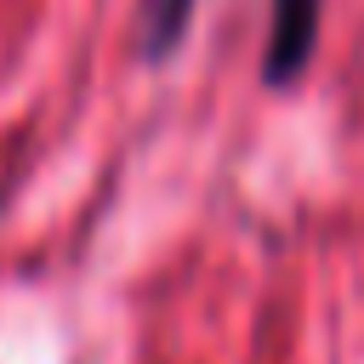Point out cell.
Masks as SVG:
<instances>
[{
    "label": "cell",
    "mask_w": 364,
    "mask_h": 364,
    "mask_svg": "<svg viewBox=\"0 0 364 364\" xmlns=\"http://www.w3.org/2000/svg\"><path fill=\"white\" fill-rule=\"evenodd\" d=\"M318 40V0H273L267 17V46H262V80L267 85H290Z\"/></svg>",
    "instance_id": "cell-1"
},
{
    "label": "cell",
    "mask_w": 364,
    "mask_h": 364,
    "mask_svg": "<svg viewBox=\"0 0 364 364\" xmlns=\"http://www.w3.org/2000/svg\"><path fill=\"white\" fill-rule=\"evenodd\" d=\"M193 6L199 0H142V17H136V46H142V57H171L176 46H182V34H188V23H193Z\"/></svg>",
    "instance_id": "cell-2"
}]
</instances>
